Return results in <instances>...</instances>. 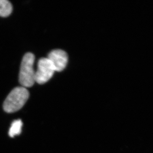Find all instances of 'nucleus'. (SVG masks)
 <instances>
[{
  "label": "nucleus",
  "instance_id": "39448f33",
  "mask_svg": "<svg viewBox=\"0 0 153 153\" xmlns=\"http://www.w3.org/2000/svg\"><path fill=\"white\" fill-rule=\"evenodd\" d=\"M13 6L7 0H0V16L7 17L12 13Z\"/></svg>",
  "mask_w": 153,
  "mask_h": 153
},
{
  "label": "nucleus",
  "instance_id": "20e7f679",
  "mask_svg": "<svg viewBox=\"0 0 153 153\" xmlns=\"http://www.w3.org/2000/svg\"><path fill=\"white\" fill-rule=\"evenodd\" d=\"M49 59L53 65L55 71H62L67 66L68 62L67 53L62 50H54L48 55Z\"/></svg>",
  "mask_w": 153,
  "mask_h": 153
},
{
  "label": "nucleus",
  "instance_id": "423d86ee",
  "mask_svg": "<svg viewBox=\"0 0 153 153\" xmlns=\"http://www.w3.org/2000/svg\"><path fill=\"white\" fill-rule=\"evenodd\" d=\"M23 123L20 120H17L12 123L9 131V136L14 137L16 135H19L22 132V126Z\"/></svg>",
  "mask_w": 153,
  "mask_h": 153
},
{
  "label": "nucleus",
  "instance_id": "f03ea898",
  "mask_svg": "<svg viewBox=\"0 0 153 153\" xmlns=\"http://www.w3.org/2000/svg\"><path fill=\"white\" fill-rule=\"evenodd\" d=\"M35 56L31 53L25 54L22 59L19 74V81L23 87H32L35 82L33 68Z\"/></svg>",
  "mask_w": 153,
  "mask_h": 153
},
{
  "label": "nucleus",
  "instance_id": "f257e3e1",
  "mask_svg": "<svg viewBox=\"0 0 153 153\" xmlns=\"http://www.w3.org/2000/svg\"><path fill=\"white\" fill-rule=\"evenodd\" d=\"M29 93L26 88L16 87L8 95L3 104L4 111L15 113L20 110L29 98Z\"/></svg>",
  "mask_w": 153,
  "mask_h": 153
},
{
  "label": "nucleus",
  "instance_id": "7ed1b4c3",
  "mask_svg": "<svg viewBox=\"0 0 153 153\" xmlns=\"http://www.w3.org/2000/svg\"><path fill=\"white\" fill-rule=\"evenodd\" d=\"M55 70L48 58H41L38 62L37 70L35 74V81L38 84L47 82L55 73Z\"/></svg>",
  "mask_w": 153,
  "mask_h": 153
}]
</instances>
